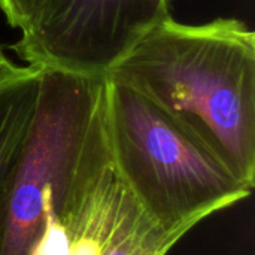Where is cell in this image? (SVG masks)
Returning <instances> with one entry per match:
<instances>
[{"instance_id":"6da1fadb","label":"cell","mask_w":255,"mask_h":255,"mask_svg":"<svg viewBox=\"0 0 255 255\" xmlns=\"http://www.w3.org/2000/svg\"><path fill=\"white\" fill-rule=\"evenodd\" d=\"M106 79L136 91L255 185V34L238 18L155 24Z\"/></svg>"},{"instance_id":"7a4b0ae2","label":"cell","mask_w":255,"mask_h":255,"mask_svg":"<svg viewBox=\"0 0 255 255\" xmlns=\"http://www.w3.org/2000/svg\"><path fill=\"white\" fill-rule=\"evenodd\" d=\"M208 218L170 220L149 206L114 146L105 96L63 175L45 190L42 227L30 255H167Z\"/></svg>"},{"instance_id":"3957f363","label":"cell","mask_w":255,"mask_h":255,"mask_svg":"<svg viewBox=\"0 0 255 255\" xmlns=\"http://www.w3.org/2000/svg\"><path fill=\"white\" fill-rule=\"evenodd\" d=\"M114 146L136 187L161 217H209L253 193L214 152L149 100L106 79Z\"/></svg>"},{"instance_id":"277c9868","label":"cell","mask_w":255,"mask_h":255,"mask_svg":"<svg viewBox=\"0 0 255 255\" xmlns=\"http://www.w3.org/2000/svg\"><path fill=\"white\" fill-rule=\"evenodd\" d=\"M105 96V75L40 69L31 120L1 199L0 255H30L42 227L45 190L63 175Z\"/></svg>"},{"instance_id":"5b68a950","label":"cell","mask_w":255,"mask_h":255,"mask_svg":"<svg viewBox=\"0 0 255 255\" xmlns=\"http://www.w3.org/2000/svg\"><path fill=\"white\" fill-rule=\"evenodd\" d=\"M170 0H39L10 48L39 69L106 75L155 24Z\"/></svg>"},{"instance_id":"8992f818","label":"cell","mask_w":255,"mask_h":255,"mask_svg":"<svg viewBox=\"0 0 255 255\" xmlns=\"http://www.w3.org/2000/svg\"><path fill=\"white\" fill-rule=\"evenodd\" d=\"M39 72V67L21 66L16 73L0 79V206L7 176L31 120Z\"/></svg>"},{"instance_id":"52a82bcc","label":"cell","mask_w":255,"mask_h":255,"mask_svg":"<svg viewBox=\"0 0 255 255\" xmlns=\"http://www.w3.org/2000/svg\"><path fill=\"white\" fill-rule=\"evenodd\" d=\"M39 0H0V10L7 24L19 31L31 19Z\"/></svg>"},{"instance_id":"ba28073f","label":"cell","mask_w":255,"mask_h":255,"mask_svg":"<svg viewBox=\"0 0 255 255\" xmlns=\"http://www.w3.org/2000/svg\"><path fill=\"white\" fill-rule=\"evenodd\" d=\"M19 67H21V66L13 64V63L6 57L3 48L0 46V79H3V78H6V76H10V75H13V73H16V72L19 70Z\"/></svg>"}]
</instances>
